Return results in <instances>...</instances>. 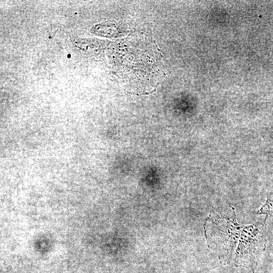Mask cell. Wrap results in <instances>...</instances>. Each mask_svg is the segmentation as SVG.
I'll use <instances>...</instances> for the list:
<instances>
[{
    "instance_id": "obj_2",
    "label": "cell",
    "mask_w": 273,
    "mask_h": 273,
    "mask_svg": "<svg viewBox=\"0 0 273 273\" xmlns=\"http://www.w3.org/2000/svg\"><path fill=\"white\" fill-rule=\"evenodd\" d=\"M258 214H263L266 215L264 223L268 215L273 214V204L272 200L270 197H268L266 202L263 205L260 210L258 211Z\"/></svg>"
},
{
    "instance_id": "obj_1",
    "label": "cell",
    "mask_w": 273,
    "mask_h": 273,
    "mask_svg": "<svg viewBox=\"0 0 273 273\" xmlns=\"http://www.w3.org/2000/svg\"><path fill=\"white\" fill-rule=\"evenodd\" d=\"M231 211L211 212L205 223L208 242L221 261L254 268L257 257L266 247L264 224L240 225L236 222L235 212Z\"/></svg>"
}]
</instances>
